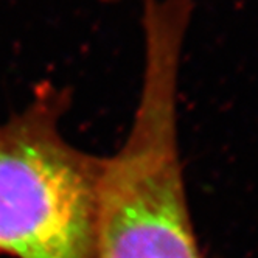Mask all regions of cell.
<instances>
[{
	"instance_id": "cell-1",
	"label": "cell",
	"mask_w": 258,
	"mask_h": 258,
	"mask_svg": "<svg viewBox=\"0 0 258 258\" xmlns=\"http://www.w3.org/2000/svg\"><path fill=\"white\" fill-rule=\"evenodd\" d=\"M195 0H142L143 75L133 124L104 157L95 258H204L179 146V77Z\"/></svg>"
},
{
	"instance_id": "cell-2",
	"label": "cell",
	"mask_w": 258,
	"mask_h": 258,
	"mask_svg": "<svg viewBox=\"0 0 258 258\" xmlns=\"http://www.w3.org/2000/svg\"><path fill=\"white\" fill-rule=\"evenodd\" d=\"M69 92L42 83L0 123V253L11 258H95L104 157L61 131Z\"/></svg>"
},
{
	"instance_id": "cell-3",
	"label": "cell",
	"mask_w": 258,
	"mask_h": 258,
	"mask_svg": "<svg viewBox=\"0 0 258 258\" xmlns=\"http://www.w3.org/2000/svg\"><path fill=\"white\" fill-rule=\"evenodd\" d=\"M104 2H110V0H104Z\"/></svg>"
}]
</instances>
